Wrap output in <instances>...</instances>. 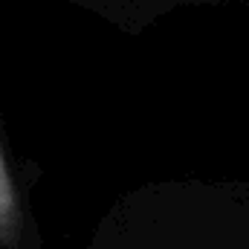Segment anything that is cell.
Wrapping results in <instances>:
<instances>
[{"label": "cell", "mask_w": 249, "mask_h": 249, "mask_svg": "<svg viewBox=\"0 0 249 249\" xmlns=\"http://www.w3.org/2000/svg\"><path fill=\"white\" fill-rule=\"evenodd\" d=\"M18 229V197H15V183L9 174V165L0 151V241H9Z\"/></svg>", "instance_id": "cell-1"}]
</instances>
